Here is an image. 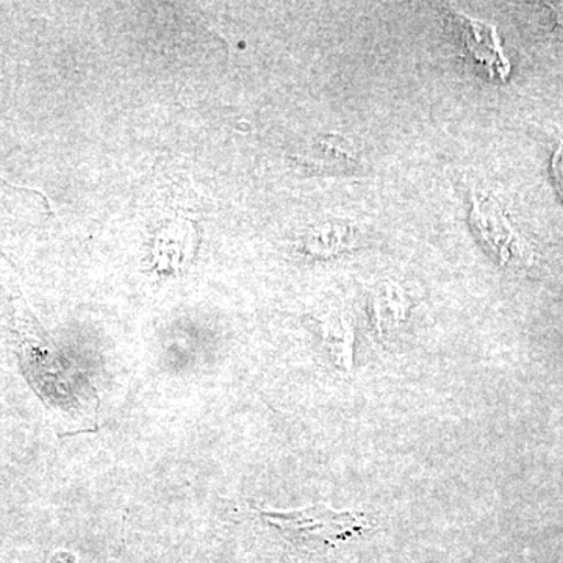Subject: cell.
<instances>
[{"label":"cell","instance_id":"obj_3","mask_svg":"<svg viewBox=\"0 0 563 563\" xmlns=\"http://www.w3.org/2000/svg\"><path fill=\"white\" fill-rule=\"evenodd\" d=\"M553 176L563 199V141H561V144H559L558 150L554 152Z\"/></svg>","mask_w":563,"mask_h":563},{"label":"cell","instance_id":"obj_1","mask_svg":"<svg viewBox=\"0 0 563 563\" xmlns=\"http://www.w3.org/2000/svg\"><path fill=\"white\" fill-rule=\"evenodd\" d=\"M472 222L481 242L487 246L492 255L498 258L499 263L506 265L514 258H525L523 243L520 242L512 225L492 199H481L474 196Z\"/></svg>","mask_w":563,"mask_h":563},{"label":"cell","instance_id":"obj_2","mask_svg":"<svg viewBox=\"0 0 563 563\" xmlns=\"http://www.w3.org/2000/svg\"><path fill=\"white\" fill-rule=\"evenodd\" d=\"M461 27L462 38L465 40L466 49L473 55L474 62L487 66L492 76L504 79L509 74V63L499 49L495 31L479 22L470 21L468 18H461Z\"/></svg>","mask_w":563,"mask_h":563}]
</instances>
